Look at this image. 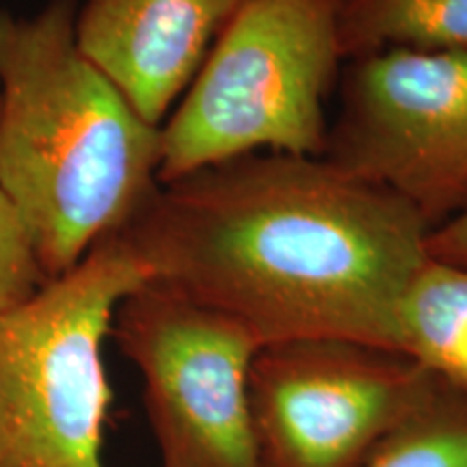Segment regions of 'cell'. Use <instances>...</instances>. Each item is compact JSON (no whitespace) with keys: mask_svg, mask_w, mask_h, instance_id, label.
I'll list each match as a JSON object with an SVG mask.
<instances>
[{"mask_svg":"<svg viewBox=\"0 0 467 467\" xmlns=\"http://www.w3.org/2000/svg\"><path fill=\"white\" fill-rule=\"evenodd\" d=\"M429 234L411 206L323 156L254 154L159 184L119 236L154 282L260 347L334 337L396 350Z\"/></svg>","mask_w":467,"mask_h":467,"instance_id":"obj_1","label":"cell"},{"mask_svg":"<svg viewBox=\"0 0 467 467\" xmlns=\"http://www.w3.org/2000/svg\"><path fill=\"white\" fill-rule=\"evenodd\" d=\"M76 11L0 9V195L46 279L124 230L161 184V126L80 52Z\"/></svg>","mask_w":467,"mask_h":467,"instance_id":"obj_2","label":"cell"},{"mask_svg":"<svg viewBox=\"0 0 467 467\" xmlns=\"http://www.w3.org/2000/svg\"><path fill=\"white\" fill-rule=\"evenodd\" d=\"M342 0H247L161 126L159 182L254 154L320 159Z\"/></svg>","mask_w":467,"mask_h":467,"instance_id":"obj_3","label":"cell"},{"mask_svg":"<svg viewBox=\"0 0 467 467\" xmlns=\"http://www.w3.org/2000/svg\"><path fill=\"white\" fill-rule=\"evenodd\" d=\"M150 279L113 234L0 317V467H104L102 342L119 303Z\"/></svg>","mask_w":467,"mask_h":467,"instance_id":"obj_4","label":"cell"},{"mask_svg":"<svg viewBox=\"0 0 467 467\" xmlns=\"http://www.w3.org/2000/svg\"><path fill=\"white\" fill-rule=\"evenodd\" d=\"M110 334L143 377L162 467H260L249 409L260 344L244 327L150 279Z\"/></svg>","mask_w":467,"mask_h":467,"instance_id":"obj_5","label":"cell"},{"mask_svg":"<svg viewBox=\"0 0 467 467\" xmlns=\"http://www.w3.org/2000/svg\"><path fill=\"white\" fill-rule=\"evenodd\" d=\"M323 159L392 192L431 230L467 206V50L350 58Z\"/></svg>","mask_w":467,"mask_h":467,"instance_id":"obj_6","label":"cell"},{"mask_svg":"<svg viewBox=\"0 0 467 467\" xmlns=\"http://www.w3.org/2000/svg\"><path fill=\"white\" fill-rule=\"evenodd\" d=\"M433 372L396 350L312 337L260 347L249 409L260 467H364Z\"/></svg>","mask_w":467,"mask_h":467,"instance_id":"obj_7","label":"cell"},{"mask_svg":"<svg viewBox=\"0 0 467 467\" xmlns=\"http://www.w3.org/2000/svg\"><path fill=\"white\" fill-rule=\"evenodd\" d=\"M247 0H87L76 44L134 110L162 126Z\"/></svg>","mask_w":467,"mask_h":467,"instance_id":"obj_8","label":"cell"},{"mask_svg":"<svg viewBox=\"0 0 467 467\" xmlns=\"http://www.w3.org/2000/svg\"><path fill=\"white\" fill-rule=\"evenodd\" d=\"M396 350L467 388V266L426 258L402 296Z\"/></svg>","mask_w":467,"mask_h":467,"instance_id":"obj_9","label":"cell"},{"mask_svg":"<svg viewBox=\"0 0 467 467\" xmlns=\"http://www.w3.org/2000/svg\"><path fill=\"white\" fill-rule=\"evenodd\" d=\"M344 61L383 50H467V0H342Z\"/></svg>","mask_w":467,"mask_h":467,"instance_id":"obj_10","label":"cell"},{"mask_svg":"<svg viewBox=\"0 0 467 467\" xmlns=\"http://www.w3.org/2000/svg\"><path fill=\"white\" fill-rule=\"evenodd\" d=\"M364 467H467V388L433 375L422 400Z\"/></svg>","mask_w":467,"mask_h":467,"instance_id":"obj_11","label":"cell"},{"mask_svg":"<svg viewBox=\"0 0 467 467\" xmlns=\"http://www.w3.org/2000/svg\"><path fill=\"white\" fill-rule=\"evenodd\" d=\"M46 282L25 227L0 195V317L31 299Z\"/></svg>","mask_w":467,"mask_h":467,"instance_id":"obj_12","label":"cell"},{"mask_svg":"<svg viewBox=\"0 0 467 467\" xmlns=\"http://www.w3.org/2000/svg\"><path fill=\"white\" fill-rule=\"evenodd\" d=\"M426 251L435 260L467 266V206L452 219L431 230L426 238Z\"/></svg>","mask_w":467,"mask_h":467,"instance_id":"obj_13","label":"cell"}]
</instances>
